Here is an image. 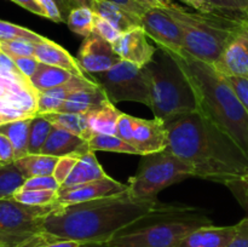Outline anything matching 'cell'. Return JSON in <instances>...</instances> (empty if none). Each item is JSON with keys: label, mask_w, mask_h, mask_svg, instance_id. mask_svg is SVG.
I'll return each instance as SVG.
<instances>
[{"label": "cell", "mask_w": 248, "mask_h": 247, "mask_svg": "<svg viewBox=\"0 0 248 247\" xmlns=\"http://www.w3.org/2000/svg\"><path fill=\"white\" fill-rule=\"evenodd\" d=\"M165 124L169 132L166 149L188 162L194 177L229 186L248 173L247 155L201 111Z\"/></svg>", "instance_id": "6da1fadb"}, {"label": "cell", "mask_w": 248, "mask_h": 247, "mask_svg": "<svg viewBox=\"0 0 248 247\" xmlns=\"http://www.w3.org/2000/svg\"><path fill=\"white\" fill-rule=\"evenodd\" d=\"M160 201L119 195L73 205H56L43 218L40 235L45 244L56 241L109 242L118 232L154 210Z\"/></svg>", "instance_id": "7a4b0ae2"}, {"label": "cell", "mask_w": 248, "mask_h": 247, "mask_svg": "<svg viewBox=\"0 0 248 247\" xmlns=\"http://www.w3.org/2000/svg\"><path fill=\"white\" fill-rule=\"evenodd\" d=\"M170 53L193 86L198 110L227 133L248 156V111L224 77L212 64L196 60L184 50Z\"/></svg>", "instance_id": "3957f363"}, {"label": "cell", "mask_w": 248, "mask_h": 247, "mask_svg": "<svg viewBox=\"0 0 248 247\" xmlns=\"http://www.w3.org/2000/svg\"><path fill=\"white\" fill-rule=\"evenodd\" d=\"M205 210L194 206L160 202L148 215L121 230L110 247H179L184 237L205 225H212Z\"/></svg>", "instance_id": "277c9868"}, {"label": "cell", "mask_w": 248, "mask_h": 247, "mask_svg": "<svg viewBox=\"0 0 248 247\" xmlns=\"http://www.w3.org/2000/svg\"><path fill=\"white\" fill-rule=\"evenodd\" d=\"M144 69L149 85V108L155 118L169 123L198 110L193 86L169 51L157 47L152 62Z\"/></svg>", "instance_id": "5b68a950"}, {"label": "cell", "mask_w": 248, "mask_h": 247, "mask_svg": "<svg viewBox=\"0 0 248 247\" xmlns=\"http://www.w3.org/2000/svg\"><path fill=\"white\" fill-rule=\"evenodd\" d=\"M166 10L181 28L183 50L196 60L212 65L218 62L245 22L216 14L190 12L177 4Z\"/></svg>", "instance_id": "8992f818"}, {"label": "cell", "mask_w": 248, "mask_h": 247, "mask_svg": "<svg viewBox=\"0 0 248 247\" xmlns=\"http://www.w3.org/2000/svg\"><path fill=\"white\" fill-rule=\"evenodd\" d=\"M194 177V170L169 149L143 155L137 173L128 181L131 196L144 201H159L157 194L162 189Z\"/></svg>", "instance_id": "52a82bcc"}, {"label": "cell", "mask_w": 248, "mask_h": 247, "mask_svg": "<svg viewBox=\"0 0 248 247\" xmlns=\"http://www.w3.org/2000/svg\"><path fill=\"white\" fill-rule=\"evenodd\" d=\"M56 205L29 206L12 198L0 199V241L5 247L46 245L40 235L41 222Z\"/></svg>", "instance_id": "ba28073f"}, {"label": "cell", "mask_w": 248, "mask_h": 247, "mask_svg": "<svg viewBox=\"0 0 248 247\" xmlns=\"http://www.w3.org/2000/svg\"><path fill=\"white\" fill-rule=\"evenodd\" d=\"M91 77L113 104L131 101L150 107L149 85L144 67L121 60L107 72L93 74Z\"/></svg>", "instance_id": "9c48e42d"}, {"label": "cell", "mask_w": 248, "mask_h": 247, "mask_svg": "<svg viewBox=\"0 0 248 247\" xmlns=\"http://www.w3.org/2000/svg\"><path fill=\"white\" fill-rule=\"evenodd\" d=\"M116 135L130 143L142 156L162 152L169 147L166 124L156 118L148 120L123 113L118 121Z\"/></svg>", "instance_id": "30bf717a"}, {"label": "cell", "mask_w": 248, "mask_h": 247, "mask_svg": "<svg viewBox=\"0 0 248 247\" xmlns=\"http://www.w3.org/2000/svg\"><path fill=\"white\" fill-rule=\"evenodd\" d=\"M140 18L148 38L153 39L157 47L174 53H181L183 51V35L181 28L166 9L149 7Z\"/></svg>", "instance_id": "8fae6325"}, {"label": "cell", "mask_w": 248, "mask_h": 247, "mask_svg": "<svg viewBox=\"0 0 248 247\" xmlns=\"http://www.w3.org/2000/svg\"><path fill=\"white\" fill-rule=\"evenodd\" d=\"M77 60L85 74L93 75L109 70L120 62L121 58L116 55L109 41L93 31L84 38Z\"/></svg>", "instance_id": "7c38bea8"}, {"label": "cell", "mask_w": 248, "mask_h": 247, "mask_svg": "<svg viewBox=\"0 0 248 247\" xmlns=\"http://www.w3.org/2000/svg\"><path fill=\"white\" fill-rule=\"evenodd\" d=\"M127 184L115 181L108 176L106 178L97 179V181L86 182V183L67 186V188H61L58 190L57 205H73V203L109 198V196L125 193V191H127Z\"/></svg>", "instance_id": "4fadbf2b"}, {"label": "cell", "mask_w": 248, "mask_h": 247, "mask_svg": "<svg viewBox=\"0 0 248 247\" xmlns=\"http://www.w3.org/2000/svg\"><path fill=\"white\" fill-rule=\"evenodd\" d=\"M111 45L121 60L133 63L140 68L152 62L157 50V46L152 45L148 41V35L143 27L120 34Z\"/></svg>", "instance_id": "5bb4252c"}, {"label": "cell", "mask_w": 248, "mask_h": 247, "mask_svg": "<svg viewBox=\"0 0 248 247\" xmlns=\"http://www.w3.org/2000/svg\"><path fill=\"white\" fill-rule=\"evenodd\" d=\"M213 67L223 75L248 77V21L237 29Z\"/></svg>", "instance_id": "9a60e30c"}, {"label": "cell", "mask_w": 248, "mask_h": 247, "mask_svg": "<svg viewBox=\"0 0 248 247\" xmlns=\"http://www.w3.org/2000/svg\"><path fill=\"white\" fill-rule=\"evenodd\" d=\"M89 152H91L89 147V140L69 131L53 126L40 154L63 157L72 156V155L81 156Z\"/></svg>", "instance_id": "2e32d148"}, {"label": "cell", "mask_w": 248, "mask_h": 247, "mask_svg": "<svg viewBox=\"0 0 248 247\" xmlns=\"http://www.w3.org/2000/svg\"><path fill=\"white\" fill-rule=\"evenodd\" d=\"M237 227L205 225L186 235L179 247H225L235 237Z\"/></svg>", "instance_id": "e0dca14e"}, {"label": "cell", "mask_w": 248, "mask_h": 247, "mask_svg": "<svg viewBox=\"0 0 248 247\" xmlns=\"http://www.w3.org/2000/svg\"><path fill=\"white\" fill-rule=\"evenodd\" d=\"M34 57L40 63H45V64L48 65H55V67L68 70V72L72 73L75 77H85L86 74L80 68L77 58L73 57L62 46L48 40L47 38L43 43L36 44Z\"/></svg>", "instance_id": "ac0fdd59"}, {"label": "cell", "mask_w": 248, "mask_h": 247, "mask_svg": "<svg viewBox=\"0 0 248 247\" xmlns=\"http://www.w3.org/2000/svg\"><path fill=\"white\" fill-rule=\"evenodd\" d=\"M109 99L106 92L93 82L90 86L74 91L68 96L63 106L58 109L60 113L87 114L107 103Z\"/></svg>", "instance_id": "d6986e66"}, {"label": "cell", "mask_w": 248, "mask_h": 247, "mask_svg": "<svg viewBox=\"0 0 248 247\" xmlns=\"http://www.w3.org/2000/svg\"><path fill=\"white\" fill-rule=\"evenodd\" d=\"M93 80L89 79V77H73L65 84L61 85V86L53 87V89L46 90V91L39 92L38 94V115L45 113H52V111H57L65 99L68 98L70 93L74 91L84 87L90 86L93 84Z\"/></svg>", "instance_id": "ffe728a7"}, {"label": "cell", "mask_w": 248, "mask_h": 247, "mask_svg": "<svg viewBox=\"0 0 248 247\" xmlns=\"http://www.w3.org/2000/svg\"><path fill=\"white\" fill-rule=\"evenodd\" d=\"M93 11L108 21L120 34L142 27V18L130 10L106 0H96Z\"/></svg>", "instance_id": "44dd1931"}, {"label": "cell", "mask_w": 248, "mask_h": 247, "mask_svg": "<svg viewBox=\"0 0 248 247\" xmlns=\"http://www.w3.org/2000/svg\"><path fill=\"white\" fill-rule=\"evenodd\" d=\"M106 177H108V174L104 172V170L99 165L94 153L89 152L78 159L74 169L72 170L70 174L65 179L64 183L61 185V188L78 185V184L97 181V179L106 178Z\"/></svg>", "instance_id": "7402d4cb"}, {"label": "cell", "mask_w": 248, "mask_h": 247, "mask_svg": "<svg viewBox=\"0 0 248 247\" xmlns=\"http://www.w3.org/2000/svg\"><path fill=\"white\" fill-rule=\"evenodd\" d=\"M121 111L108 101L99 108L85 114L93 135H116Z\"/></svg>", "instance_id": "603a6c76"}, {"label": "cell", "mask_w": 248, "mask_h": 247, "mask_svg": "<svg viewBox=\"0 0 248 247\" xmlns=\"http://www.w3.org/2000/svg\"><path fill=\"white\" fill-rule=\"evenodd\" d=\"M44 118L47 119L53 126L67 130L84 139L89 140L92 137L93 132L90 128L89 123L85 114L78 113H60V111H52V113L40 114Z\"/></svg>", "instance_id": "cb8c5ba5"}, {"label": "cell", "mask_w": 248, "mask_h": 247, "mask_svg": "<svg viewBox=\"0 0 248 247\" xmlns=\"http://www.w3.org/2000/svg\"><path fill=\"white\" fill-rule=\"evenodd\" d=\"M60 157L44 154H28L16 160L15 164L27 179L39 176H53Z\"/></svg>", "instance_id": "d4e9b609"}, {"label": "cell", "mask_w": 248, "mask_h": 247, "mask_svg": "<svg viewBox=\"0 0 248 247\" xmlns=\"http://www.w3.org/2000/svg\"><path fill=\"white\" fill-rule=\"evenodd\" d=\"M31 119L33 118L21 119L0 125V133L6 136L14 145L16 160L28 155L29 128H31Z\"/></svg>", "instance_id": "484cf974"}, {"label": "cell", "mask_w": 248, "mask_h": 247, "mask_svg": "<svg viewBox=\"0 0 248 247\" xmlns=\"http://www.w3.org/2000/svg\"><path fill=\"white\" fill-rule=\"evenodd\" d=\"M73 77L74 75L68 72V70L55 67V65H48L45 64V63H40L36 72L31 77V82L36 91L43 92L46 91V90L53 89V87H57L65 84Z\"/></svg>", "instance_id": "4316f807"}, {"label": "cell", "mask_w": 248, "mask_h": 247, "mask_svg": "<svg viewBox=\"0 0 248 247\" xmlns=\"http://www.w3.org/2000/svg\"><path fill=\"white\" fill-rule=\"evenodd\" d=\"M27 178L16 164H0V199H10L21 190Z\"/></svg>", "instance_id": "83f0119b"}, {"label": "cell", "mask_w": 248, "mask_h": 247, "mask_svg": "<svg viewBox=\"0 0 248 247\" xmlns=\"http://www.w3.org/2000/svg\"><path fill=\"white\" fill-rule=\"evenodd\" d=\"M90 150L96 152H111L120 153V154L140 155L137 150L125 142L118 135H94L89 139Z\"/></svg>", "instance_id": "f1b7e54d"}, {"label": "cell", "mask_w": 248, "mask_h": 247, "mask_svg": "<svg viewBox=\"0 0 248 247\" xmlns=\"http://www.w3.org/2000/svg\"><path fill=\"white\" fill-rule=\"evenodd\" d=\"M211 14L239 21H248V0H203Z\"/></svg>", "instance_id": "f546056e"}, {"label": "cell", "mask_w": 248, "mask_h": 247, "mask_svg": "<svg viewBox=\"0 0 248 247\" xmlns=\"http://www.w3.org/2000/svg\"><path fill=\"white\" fill-rule=\"evenodd\" d=\"M52 127V124L43 115H36L31 119L29 128L28 154H40Z\"/></svg>", "instance_id": "4dcf8cb0"}, {"label": "cell", "mask_w": 248, "mask_h": 247, "mask_svg": "<svg viewBox=\"0 0 248 247\" xmlns=\"http://www.w3.org/2000/svg\"><path fill=\"white\" fill-rule=\"evenodd\" d=\"M94 16L96 14L90 7H75L70 11L65 23L75 34L86 38L93 33Z\"/></svg>", "instance_id": "1f68e13d"}, {"label": "cell", "mask_w": 248, "mask_h": 247, "mask_svg": "<svg viewBox=\"0 0 248 247\" xmlns=\"http://www.w3.org/2000/svg\"><path fill=\"white\" fill-rule=\"evenodd\" d=\"M38 94L39 92L35 89H23L18 92H9L2 99L15 108L36 116L38 115Z\"/></svg>", "instance_id": "d6a6232c"}, {"label": "cell", "mask_w": 248, "mask_h": 247, "mask_svg": "<svg viewBox=\"0 0 248 247\" xmlns=\"http://www.w3.org/2000/svg\"><path fill=\"white\" fill-rule=\"evenodd\" d=\"M58 191L55 190H18L12 199L29 206H52L57 203Z\"/></svg>", "instance_id": "836d02e7"}, {"label": "cell", "mask_w": 248, "mask_h": 247, "mask_svg": "<svg viewBox=\"0 0 248 247\" xmlns=\"http://www.w3.org/2000/svg\"><path fill=\"white\" fill-rule=\"evenodd\" d=\"M0 40H27L39 44L45 41L46 38L24 27L0 19Z\"/></svg>", "instance_id": "e575fe53"}, {"label": "cell", "mask_w": 248, "mask_h": 247, "mask_svg": "<svg viewBox=\"0 0 248 247\" xmlns=\"http://www.w3.org/2000/svg\"><path fill=\"white\" fill-rule=\"evenodd\" d=\"M35 45V43L27 40H0V52L12 60L18 57H34Z\"/></svg>", "instance_id": "d590c367"}, {"label": "cell", "mask_w": 248, "mask_h": 247, "mask_svg": "<svg viewBox=\"0 0 248 247\" xmlns=\"http://www.w3.org/2000/svg\"><path fill=\"white\" fill-rule=\"evenodd\" d=\"M223 77L236 94L237 99L248 111V77H236V75H223Z\"/></svg>", "instance_id": "8d00e7d4"}, {"label": "cell", "mask_w": 248, "mask_h": 247, "mask_svg": "<svg viewBox=\"0 0 248 247\" xmlns=\"http://www.w3.org/2000/svg\"><path fill=\"white\" fill-rule=\"evenodd\" d=\"M31 189L58 191L61 189V184L53 176L31 177V178L27 179L21 190H31Z\"/></svg>", "instance_id": "74e56055"}, {"label": "cell", "mask_w": 248, "mask_h": 247, "mask_svg": "<svg viewBox=\"0 0 248 247\" xmlns=\"http://www.w3.org/2000/svg\"><path fill=\"white\" fill-rule=\"evenodd\" d=\"M79 157L80 156H77V155H72V156H63L58 159L57 165L55 167V171H53V177L57 179V182L61 185L68 178V176L70 174L72 170L74 169L75 164H77Z\"/></svg>", "instance_id": "f35d334b"}, {"label": "cell", "mask_w": 248, "mask_h": 247, "mask_svg": "<svg viewBox=\"0 0 248 247\" xmlns=\"http://www.w3.org/2000/svg\"><path fill=\"white\" fill-rule=\"evenodd\" d=\"M94 14H96V12H94ZM93 31L98 34L99 36H102L103 39H106L107 41H109L110 44H113L114 41L120 36V33H119L108 21H106L103 17H101L97 14L96 16H94Z\"/></svg>", "instance_id": "ab89813d"}, {"label": "cell", "mask_w": 248, "mask_h": 247, "mask_svg": "<svg viewBox=\"0 0 248 247\" xmlns=\"http://www.w3.org/2000/svg\"><path fill=\"white\" fill-rule=\"evenodd\" d=\"M228 188L232 189L239 202L248 211V173Z\"/></svg>", "instance_id": "60d3db41"}, {"label": "cell", "mask_w": 248, "mask_h": 247, "mask_svg": "<svg viewBox=\"0 0 248 247\" xmlns=\"http://www.w3.org/2000/svg\"><path fill=\"white\" fill-rule=\"evenodd\" d=\"M236 227V235L225 247H248V217L240 220Z\"/></svg>", "instance_id": "b9f144b4"}, {"label": "cell", "mask_w": 248, "mask_h": 247, "mask_svg": "<svg viewBox=\"0 0 248 247\" xmlns=\"http://www.w3.org/2000/svg\"><path fill=\"white\" fill-rule=\"evenodd\" d=\"M15 63H16L17 68L19 69V72L24 75L26 77H28L31 80V77H33L34 73L36 72L38 69L39 62L35 57H18V58H14Z\"/></svg>", "instance_id": "7bdbcfd3"}, {"label": "cell", "mask_w": 248, "mask_h": 247, "mask_svg": "<svg viewBox=\"0 0 248 247\" xmlns=\"http://www.w3.org/2000/svg\"><path fill=\"white\" fill-rule=\"evenodd\" d=\"M16 160L15 148L11 140L5 135L0 133V164H9Z\"/></svg>", "instance_id": "ee69618b"}, {"label": "cell", "mask_w": 248, "mask_h": 247, "mask_svg": "<svg viewBox=\"0 0 248 247\" xmlns=\"http://www.w3.org/2000/svg\"><path fill=\"white\" fill-rule=\"evenodd\" d=\"M38 2L43 6V9L45 10L48 19L56 22V23H62V22H65L64 18H63L62 14H61L60 7L57 6L55 0H38Z\"/></svg>", "instance_id": "f6af8a7d"}, {"label": "cell", "mask_w": 248, "mask_h": 247, "mask_svg": "<svg viewBox=\"0 0 248 247\" xmlns=\"http://www.w3.org/2000/svg\"><path fill=\"white\" fill-rule=\"evenodd\" d=\"M106 1L120 5V6L130 10L131 12H133V14L138 15V16L140 17H142V15L144 14L148 9H149V6L145 5L143 1H140V0H106Z\"/></svg>", "instance_id": "bcb514c9"}, {"label": "cell", "mask_w": 248, "mask_h": 247, "mask_svg": "<svg viewBox=\"0 0 248 247\" xmlns=\"http://www.w3.org/2000/svg\"><path fill=\"white\" fill-rule=\"evenodd\" d=\"M14 2H16L17 5L22 6L23 9L28 10L31 14H35L40 17H45L47 18V15H46L45 10L43 9L40 4L38 2V0H12Z\"/></svg>", "instance_id": "7dc6e473"}, {"label": "cell", "mask_w": 248, "mask_h": 247, "mask_svg": "<svg viewBox=\"0 0 248 247\" xmlns=\"http://www.w3.org/2000/svg\"><path fill=\"white\" fill-rule=\"evenodd\" d=\"M186 5L193 7L194 10H196L198 12H202V14H211L210 7L207 6L203 0H182Z\"/></svg>", "instance_id": "c3c4849f"}, {"label": "cell", "mask_w": 248, "mask_h": 247, "mask_svg": "<svg viewBox=\"0 0 248 247\" xmlns=\"http://www.w3.org/2000/svg\"><path fill=\"white\" fill-rule=\"evenodd\" d=\"M140 1H143L149 7H160V9H170L174 4L172 0H140Z\"/></svg>", "instance_id": "681fc988"}, {"label": "cell", "mask_w": 248, "mask_h": 247, "mask_svg": "<svg viewBox=\"0 0 248 247\" xmlns=\"http://www.w3.org/2000/svg\"><path fill=\"white\" fill-rule=\"evenodd\" d=\"M55 2L57 4V6L60 7L61 10V14H62L63 18H64V21L67 22V18L68 16H69L70 11H72V6H70L69 1L68 0H55Z\"/></svg>", "instance_id": "f907efd6"}, {"label": "cell", "mask_w": 248, "mask_h": 247, "mask_svg": "<svg viewBox=\"0 0 248 247\" xmlns=\"http://www.w3.org/2000/svg\"><path fill=\"white\" fill-rule=\"evenodd\" d=\"M72 6V9L75 7H90V9L93 10L94 4H96V0H68Z\"/></svg>", "instance_id": "816d5d0a"}, {"label": "cell", "mask_w": 248, "mask_h": 247, "mask_svg": "<svg viewBox=\"0 0 248 247\" xmlns=\"http://www.w3.org/2000/svg\"><path fill=\"white\" fill-rule=\"evenodd\" d=\"M80 242L75 241H56V242H50V244L41 245L38 247H78Z\"/></svg>", "instance_id": "f5cc1de1"}, {"label": "cell", "mask_w": 248, "mask_h": 247, "mask_svg": "<svg viewBox=\"0 0 248 247\" xmlns=\"http://www.w3.org/2000/svg\"><path fill=\"white\" fill-rule=\"evenodd\" d=\"M78 247H110L109 242H80Z\"/></svg>", "instance_id": "db71d44e"}, {"label": "cell", "mask_w": 248, "mask_h": 247, "mask_svg": "<svg viewBox=\"0 0 248 247\" xmlns=\"http://www.w3.org/2000/svg\"><path fill=\"white\" fill-rule=\"evenodd\" d=\"M6 123H9V121H7V119L5 118L1 113H0V125H4V124H6Z\"/></svg>", "instance_id": "11a10c76"}, {"label": "cell", "mask_w": 248, "mask_h": 247, "mask_svg": "<svg viewBox=\"0 0 248 247\" xmlns=\"http://www.w3.org/2000/svg\"><path fill=\"white\" fill-rule=\"evenodd\" d=\"M0 247H5V246H4V244H2L1 241H0Z\"/></svg>", "instance_id": "9f6ffc18"}]
</instances>
